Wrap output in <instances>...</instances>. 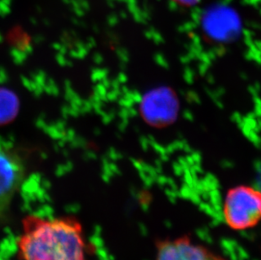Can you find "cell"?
Wrapping results in <instances>:
<instances>
[{
    "instance_id": "obj_1",
    "label": "cell",
    "mask_w": 261,
    "mask_h": 260,
    "mask_svg": "<svg viewBox=\"0 0 261 260\" xmlns=\"http://www.w3.org/2000/svg\"><path fill=\"white\" fill-rule=\"evenodd\" d=\"M88 244L79 219L30 214L21 221L16 241L19 260H89Z\"/></svg>"
},
{
    "instance_id": "obj_2",
    "label": "cell",
    "mask_w": 261,
    "mask_h": 260,
    "mask_svg": "<svg viewBox=\"0 0 261 260\" xmlns=\"http://www.w3.org/2000/svg\"><path fill=\"white\" fill-rule=\"evenodd\" d=\"M225 222L234 231L253 228L261 221V191L239 185L230 189L223 204Z\"/></svg>"
},
{
    "instance_id": "obj_3",
    "label": "cell",
    "mask_w": 261,
    "mask_h": 260,
    "mask_svg": "<svg viewBox=\"0 0 261 260\" xmlns=\"http://www.w3.org/2000/svg\"><path fill=\"white\" fill-rule=\"evenodd\" d=\"M27 168L20 153L0 142V226L7 223L12 203L25 180Z\"/></svg>"
},
{
    "instance_id": "obj_4",
    "label": "cell",
    "mask_w": 261,
    "mask_h": 260,
    "mask_svg": "<svg viewBox=\"0 0 261 260\" xmlns=\"http://www.w3.org/2000/svg\"><path fill=\"white\" fill-rule=\"evenodd\" d=\"M155 247V260H227L188 236L158 241Z\"/></svg>"
},
{
    "instance_id": "obj_5",
    "label": "cell",
    "mask_w": 261,
    "mask_h": 260,
    "mask_svg": "<svg viewBox=\"0 0 261 260\" xmlns=\"http://www.w3.org/2000/svg\"><path fill=\"white\" fill-rule=\"evenodd\" d=\"M19 99L9 89L0 88V126L12 122L19 113Z\"/></svg>"
},
{
    "instance_id": "obj_6",
    "label": "cell",
    "mask_w": 261,
    "mask_h": 260,
    "mask_svg": "<svg viewBox=\"0 0 261 260\" xmlns=\"http://www.w3.org/2000/svg\"><path fill=\"white\" fill-rule=\"evenodd\" d=\"M171 1L177 5H179L181 7L191 8L197 5L201 0H171Z\"/></svg>"
}]
</instances>
